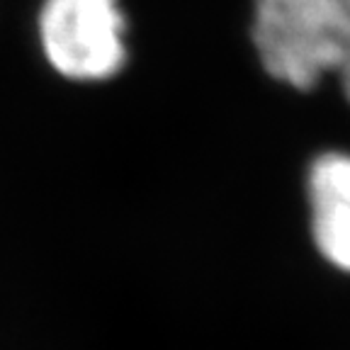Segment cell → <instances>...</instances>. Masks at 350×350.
I'll return each instance as SVG.
<instances>
[{
  "label": "cell",
  "instance_id": "obj_1",
  "mask_svg": "<svg viewBox=\"0 0 350 350\" xmlns=\"http://www.w3.org/2000/svg\"><path fill=\"white\" fill-rule=\"evenodd\" d=\"M253 44L275 81L312 90L338 71L343 15L338 0H256Z\"/></svg>",
  "mask_w": 350,
  "mask_h": 350
},
{
  "label": "cell",
  "instance_id": "obj_2",
  "mask_svg": "<svg viewBox=\"0 0 350 350\" xmlns=\"http://www.w3.org/2000/svg\"><path fill=\"white\" fill-rule=\"evenodd\" d=\"M120 0H46L39 37L46 61L71 81H107L126 61Z\"/></svg>",
  "mask_w": 350,
  "mask_h": 350
},
{
  "label": "cell",
  "instance_id": "obj_3",
  "mask_svg": "<svg viewBox=\"0 0 350 350\" xmlns=\"http://www.w3.org/2000/svg\"><path fill=\"white\" fill-rule=\"evenodd\" d=\"M309 204L317 248L350 273V153H323L309 170Z\"/></svg>",
  "mask_w": 350,
  "mask_h": 350
},
{
  "label": "cell",
  "instance_id": "obj_4",
  "mask_svg": "<svg viewBox=\"0 0 350 350\" xmlns=\"http://www.w3.org/2000/svg\"><path fill=\"white\" fill-rule=\"evenodd\" d=\"M340 15H343V51H340V64H338V76L343 95L350 103V0H338Z\"/></svg>",
  "mask_w": 350,
  "mask_h": 350
}]
</instances>
